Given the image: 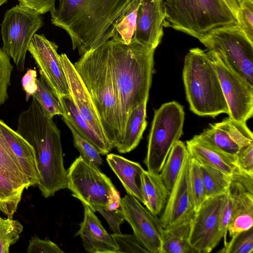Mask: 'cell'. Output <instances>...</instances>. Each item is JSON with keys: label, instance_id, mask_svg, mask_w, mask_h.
Here are the masks:
<instances>
[{"label": "cell", "instance_id": "1", "mask_svg": "<svg viewBox=\"0 0 253 253\" xmlns=\"http://www.w3.org/2000/svg\"><path fill=\"white\" fill-rule=\"evenodd\" d=\"M135 0H59L50 12L54 25L70 37L73 49L80 56L111 39L115 21Z\"/></svg>", "mask_w": 253, "mask_h": 253}, {"label": "cell", "instance_id": "2", "mask_svg": "<svg viewBox=\"0 0 253 253\" xmlns=\"http://www.w3.org/2000/svg\"><path fill=\"white\" fill-rule=\"evenodd\" d=\"M106 42L118 94L120 141L131 111L148 99L155 49L133 39L128 44L114 39H111Z\"/></svg>", "mask_w": 253, "mask_h": 253}, {"label": "cell", "instance_id": "3", "mask_svg": "<svg viewBox=\"0 0 253 253\" xmlns=\"http://www.w3.org/2000/svg\"><path fill=\"white\" fill-rule=\"evenodd\" d=\"M16 131L34 150L40 176L37 185L42 195L47 198L67 188L60 131L52 119L44 115L35 98L19 115Z\"/></svg>", "mask_w": 253, "mask_h": 253}, {"label": "cell", "instance_id": "4", "mask_svg": "<svg viewBox=\"0 0 253 253\" xmlns=\"http://www.w3.org/2000/svg\"><path fill=\"white\" fill-rule=\"evenodd\" d=\"M74 66L90 96L105 135L116 147L120 139V111L106 42L81 56Z\"/></svg>", "mask_w": 253, "mask_h": 253}, {"label": "cell", "instance_id": "5", "mask_svg": "<svg viewBox=\"0 0 253 253\" xmlns=\"http://www.w3.org/2000/svg\"><path fill=\"white\" fill-rule=\"evenodd\" d=\"M183 80L190 110L201 116L229 114L218 76L208 51L199 47L185 56Z\"/></svg>", "mask_w": 253, "mask_h": 253}, {"label": "cell", "instance_id": "6", "mask_svg": "<svg viewBox=\"0 0 253 253\" xmlns=\"http://www.w3.org/2000/svg\"><path fill=\"white\" fill-rule=\"evenodd\" d=\"M164 27L199 40L214 29L237 23L223 0H164Z\"/></svg>", "mask_w": 253, "mask_h": 253}, {"label": "cell", "instance_id": "7", "mask_svg": "<svg viewBox=\"0 0 253 253\" xmlns=\"http://www.w3.org/2000/svg\"><path fill=\"white\" fill-rule=\"evenodd\" d=\"M183 107L173 101L155 110L144 163L147 170L160 173L175 143L183 134Z\"/></svg>", "mask_w": 253, "mask_h": 253}, {"label": "cell", "instance_id": "8", "mask_svg": "<svg viewBox=\"0 0 253 253\" xmlns=\"http://www.w3.org/2000/svg\"><path fill=\"white\" fill-rule=\"evenodd\" d=\"M199 41L253 85V41L237 23L214 29Z\"/></svg>", "mask_w": 253, "mask_h": 253}, {"label": "cell", "instance_id": "9", "mask_svg": "<svg viewBox=\"0 0 253 253\" xmlns=\"http://www.w3.org/2000/svg\"><path fill=\"white\" fill-rule=\"evenodd\" d=\"M43 24L40 14L19 4L7 10L4 15L0 24L2 49L12 58L20 72L25 70L29 42Z\"/></svg>", "mask_w": 253, "mask_h": 253}, {"label": "cell", "instance_id": "10", "mask_svg": "<svg viewBox=\"0 0 253 253\" xmlns=\"http://www.w3.org/2000/svg\"><path fill=\"white\" fill-rule=\"evenodd\" d=\"M67 188L72 196L90 208L104 207L118 191L100 168L88 163L81 156L67 170Z\"/></svg>", "mask_w": 253, "mask_h": 253}, {"label": "cell", "instance_id": "11", "mask_svg": "<svg viewBox=\"0 0 253 253\" xmlns=\"http://www.w3.org/2000/svg\"><path fill=\"white\" fill-rule=\"evenodd\" d=\"M208 52L214 63L229 117L246 122L253 114V85L234 71L217 53Z\"/></svg>", "mask_w": 253, "mask_h": 253}, {"label": "cell", "instance_id": "12", "mask_svg": "<svg viewBox=\"0 0 253 253\" xmlns=\"http://www.w3.org/2000/svg\"><path fill=\"white\" fill-rule=\"evenodd\" d=\"M225 194L207 198L190 221L189 243L195 253L211 252L223 238L220 217Z\"/></svg>", "mask_w": 253, "mask_h": 253}, {"label": "cell", "instance_id": "13", "mask_svg": "<svg viewBox=\"0 0 253 253\" xmlns=\"http://www.w3.org/2000/svg\"><path fill=\"white\" fill-rule=\"evenodd\" d=\"M120 209L133 234L149 253H160L164 228L159 218L133 196L121 198Z\"/></svg>", "mask_w": 253, "mask_h": 253}, {"label": "cell", "instance_id": "14", "mask_svg": "<svg viewBox=\"0 0 253 253\" xmlns=\"http://www.w3.org/2000/svg\"><path fill=\"white\" fill-rule=\"evenodd\" d=\"M58 47L43 34H38L33 36L28 47L41 76L57 99L70 95L67 78L57 52Z\"/></svg>", "mask_w": 253, "mask_h": 253}, {"label": "cell", "instance_id": "15", "mask_svg": "<svg viewBox=\"0 0 253 253\" xmlns=\"http://www.w3.org/2000/svg\"><path fill=\"white\" fill-rule=\"evenodd\" d=\"M191 159L188 152L160 218L163 228L190 221L194 215L190 183Z\"/></svg>", "mask_w": 253, "mask_h": 253}, {"label": "cell", "instance_id": "16", "mask_svg": "<svg viewBox=\"0 0 253 253\" xmlns=\"http://www.w3.org/2000/svg\"><path fill=\"white\" fill-rule=\"evenodd\" d=\"M198 135L211 146L235 156L242 149L253 143V134L246 122L229 117L220 122L210 124Z\"/></svg>", "mask_w": 253, "mask_h": 253}, {"label": "cell", "instance_id": "17", "mask_svg": "<svg viewBox=\"0 0 253 253\" xmlns=\"http://www.w3.org/2000/svg\"><path fill=\"white\" fill-rule=\"evenodd\" d=\"M229 189L233 206L227 231L231 237L253 227V177L244 172L233 175Z\"/></svg>", "mask_w": 253, "mask_h": 253}, {"label": "cell", "instance_id": "18", "mask_svg": "<svg viewBox=\"0 0 253 253\" xmlns=\"http://www.w3.org/2000/svg\"><path fill=\"white\" fill-rule=\"evenodd\" d=\"M164 0H140L133 39L155 49L163 37Z\"/></svg>", "mask_w": 253, "mask_h": 253}, {"label": "cell", "instance_id": "19", "mask_svg": "<svg viewBox=\"0 0 253 253\" xmlns=\"http://www.w3.org/2000/svg\"><path fill=\"white\" fill-rule=\"evenodd\" d=\"M60 59L67 78L70 94L78 110L100 137L109 141L90 96L74 65L65 53L60 55Z\"/></svg>", "mask_w": 253, "mask_h": 253}, {"label": "cell", "instance_id": "20", "mask_svg": "<svg viewBox=\"0 0 253 253\" xmlns=\"http://www.w3.org/2000/svg\"><path fill=\"white\" fill-rule=\"evenodd\" d=\"M84 219L76 234L82 239L85 251L89 253H118V248L111 234L104 228L95 211L83 205Z\"/></svg>", "mask_w": 253, "mask_h": 253}, {"label": "cell", "instance_id": "21", "mask_svg": "<svg viewBox=\"0 0 253 253\" xmlns=\"http://www.w3.org/2000/svg\"><path fill=\"white\" fill-rule=\"evenodd\" d=\"M186 146L191 157L200 164L208 165L232 176L242 172L237 166L236 156L211 146L198 135L187 140Z\"/></svg>", "mask_w": 253, "mask_h": 253}, {"label": "cell", "instance_id": "22", "mask_svg": "<svg viewBox=\"0 0 253 253\" xmlns=\"http://www.w3.org/2000/svg\"><path fill=\"white\" fill-rule=\"evenodd\" d=\"M0 129L29 180L30 186L37 185L40 176L33 148L23 137L1 120Z\"/></svg>", "mask_w": 253, "mask_h": 253}, {"label": "cell", "instance_id": "23", "mask_svg": "<svg viewBox=\"0 0 253 253\" xmlns=\"http://www.w3.org/2000/svg\"><path fill=\"white\" fill-rule=\"evenodd\" d=\"M63 110L62 118L67 120L77 133L92 144L101 155L108 154L114 147L110 142L100 137L78 110L71 95L58 99Z\"/></svg>", "mask_w": 253, "mask_h": 253}, {"label": "cell", "instance_id": "24", "mask_svg": "<svg viewBox=\"0 0 253 253\" xmlns=\"http://www.w3.org/2000/svg\"><path fill=\"white\" fill-rule=\"evenodd\" d=\"M106 160L126 193L133 196L142 203L140 175L144 169L142 166L138 163L112 153L107 154Z\"/></svg>", "mask_w": 253, "mask_h": 253}, {"label": "cell", "instance_id": "25", "mask_svg": "<svg viewBox=\"0 0 253 253\" xmlns=\"http://www.w3.org/2000/svg\"><path fill=\"white\" fill-rule=\"evenodd\" d=\"M140 190L145 207L153 214L159 215L169 196L160 174L144 170L140 175Z\"/></svg>", "mask_w": 253, "mask_h": 253}, {"label": "cell", "instance_id": "26", "mask_svg": "<svg viewBox=\"0 0 253 253\" xmlns=\"http://www.w3.org/2000/svg\"><path fill=\"white\" fill-rule=\"evenodd\" d=\"M148 100L134 108L127 120L123 135L116 148L120 153L135 149L139 143L147 126L146 106Z\"/></svg>", "mask_w": 253, "mask_h": 253}, {"label": "cell", "instance_id": "27", "mask_svg": "<svg viewBox=\"0 0 253 253\" xmlns=\"http://www.w3.org/2000/svg\"><path fill=\"white\" fill-rule=\"evenodd\" d=\"M190 223L164 228L160 253H195L188 241Z\"/></svg>", "mask_w": 253, "mask_h": 253}, {"label": "cell", "instance_id": "28", "mask_svg": "<svg viewBox=\"0 0 253 253\" xmlns=\"http://www.w3.org/2000/svg\"><path fill=\"white\" fill-rule=\"evenodd\" d=\"M188 154L186 145L179 140L172 147L160 173L162 179L169 191L171 192Z\"/></svg>", "mask_w": 253, "mask_h": 253}, {"label": "cell", "instance_id": "29", "mask_svg": "<svg viewBox=\"0 0 253 253\" xmlns=\"http://www.w3.org/2000/svg\"><path fill=\"white\" fill-rule=\"evenodd\" d=\"M0 172L27 189L30 183L0 129Z\"/></svg>", "mask_w": 253, "mask_h": 253}, {"label": "cell", "instance_id": "30", "mask_svg": "<svg viewBox=\"0 0 253 253\" xmlns=\"http://www.w3.org/2000/svg\"><path fill=\"white\" fill-rule=\"evenodd\" d=\"M25 189L0 172V211L7 218H13Z\"/></svg>", "mask_w": 253, "mask_h": 253}, {"label": "cell", "instance_id": "31", "mask_svg": "<svg viewBox=\"0 0 253 253\" xmlns=\"http://www.w3.org/2000/svg\"><path fill=\"white\" fill-rule=\"evenodd\" d=\"M199 164L202 172L207 198L225 194L230 187L232 176L208 165Z\"/></svg>", "mask_w": 253, "mask_h": 253}, {"label": "cell", "instance_id": "32", "mask_svg": "<svg viewBox=\"0 0 253 253\" xmlns=\"http://www.w3.org/2000/svg\"><path fill=\"white\" fill-rule=\"evenodd\" d=\"M140 0H135L128 9L114 23L111 31V39L126 43L130 42L135 30L136 18Z\"/></svg>", "mask_w": 253, "mask_h": 253}, {"label": "cell", "instance_id": "33", "mask_svg": "<svg viewBox=\"0 0 253 253\" xmlns=\"http://www.w3.org/2000/svg\"><path fill=\"white\" fill-rule=\"evenodd\" d=\"M37 89L32 95L37 101L44 115L52 119L56 115L63 116V110L59 100L52 93L50 88L41 76L37 79Z\"/></svg>", "mask_w": 253, "mask_h": 253}, {"label": "cell", "instance_id": "34", "mask_svg": "<svg viewBox=\"0 0 253 253\" xmlns=\"http://www.w3.org/2000/svg\"><path fill=\"white\" fill-rule=\"evenodd\" d=\"M23 230V225L17 220L0 216V253H8Z\"/></svg>", "mask_w": 253, "mask_h": 253}, {"label": "cell", "instance_id": "35", "mask_svg": "<svg viewBox=\"0 0 253 253\" xmlns=\"http://www.w3.org/2000/svg\"><path fill=\"white\" fill-rule=\"evenodd\" d=\"M62 119L71 131L74 145L79 151L80 156L88 163L100 168L102 165L103 160L97 149L80 135L67 120L62 117Z\"/></svg>", "mask_w": 253, "mask_h": 253}, {"label": "cell", "instance_id": "36", "mask_svg": "<svg viewBox=\"0 0 253 253\" xmlns=\"http://www.w3.org/2000/svg\"><path fill=\"white\" fill-rule=\"evenodd\" d=\"M190 183L195 212L207 198L200 166L192 157L190 166Z\"/></svg>", "mask_w": 253, "mask_h": 253}, {"label": "cell", "instance_id": "37", "mask_svg": "<svg viewBox=\"0 0 253 253\" xmlns=\"http://www.w3.org/2000/svg\"><path fill=\"white\" fill-rule=\"evenodd\" d=\"M253 251V227L231 236L229 242H226L218 253H252Z\"/></svg>", "mask_w": 253, "mask_h": 253}, {"label": "cell", "instance_id": "38", "mask_svg": "<svg viewBox=\"0 0 253 253\" xmlns=\"http://www.w3.org/2000/svg\"><path fill=\"white\" fill-rule=\"evenodd\" d=\"M13 69L10 56L2 48H0V106L8 98L7 89L10 84Z\"/></svg>", "mask_w": 253, "mask_h": 253}, {"label": "cell", "instance_id": "39", "mask_svg": "<svg viewBox=\"0 0 253 253\" xmlns=\"http://www.w3.org/2000/svg\"><path fill=\"white\" fill-rule=\"evenodd\" d=\"M111 235L118 248V253H149L133 233H113Z\"/></svg>", "mask_w": 253, "mask_h": 253}, {"label": "cell", "instance_id": "40", "mask_svg": "<svg viewBox=\"0 0 253 253\" xmlns=\"http://www.w3.org/2000/svg\"><path fill=\"white\" fill-rule=\"evenodd\" d=\"M237 15V24L253 41V1L242 0Z\"/></svg>", "mask_w": 253, "mask_h": 253}, {"label": "cell", "instance_id": "41", "mask_svg": "<svg viewBox=\"0 0 253 253\" xmlns=\"http://www.w3.org/2000/svg\"><path fill=\"white\" fill-rule=\"evenodd\" d=\"M91 209L95 211H98L103 216L114 233H121L120 225L125 220L120 208L114 210H108L105 207L94 206Z\"/></svg>", "mask_w": 253, "mask_h": 253}, {"label": "cell", "instance_id": "42", "mask_svg": "<svg viewBox=\"0 0 253 253\" xmlns=\"http://www.w3.org/2000/svg\"><path fill=\"white\" fill-rule=\"evenodd\" d=\"M28 253H64L58 246L49 239H41L36 235L29 241Z\"/></svg>", "mask_w": 253, "mask_h": 253}, {"label": "cell", "instance_id": "43", "mask_svg": "<svg viewBox=\"0 0 253 253\" xmlns=\"http://www.w3.org/2000/svg\"><path fill=\"white\" fill-rule=\"evenodd\" d=\"M236 156L239 169L244 173L253 177V143L242 149Z\"/></svg>", "mask_w": 253, "mask_h": 253}, {"label": "cell", "instance_id": "44", "mask_svg": "<svg viewBox=\"0 0 253 253\" xmlns=\"http://www.w3.org/2000/svg\"><path fill=\"white\" fill-rule=\"evenodd\" d=\"M19 5L39 14L51 12L55 8L56 0H17Z\"/></svg>", "mask_w": 253, "mask_h": 253}, {"label": "cell", "instance_id": "45", "mask_svg": "<svg viewBox=\"0 0 253 253\" xmlns=\"http://www.w3.org/2000/svg\"><path fill=\"white\" fill-rule=\"evenodd\" d=\"M233 206V198L229 188L225 193L224 206L220 217V231L224 238V245L226 243L228 226L230 220Z\"/></svg>", "mask_w": 253, "mask_h": 253}, {"label": "cell", "instance_id": "46", "mask_svg": "<svg viewBox=\"0 0 253 253\" xmlns=\"http://www.w3.org/2000/svg\"><path fill=\"white\" fill-rule=\"evenodd\" d=\"M37 72L34 69L28 70L22 79V84L26 93L27 101L32 96L37 89Z\"/></svg>", "mask_w": 253, "mask_h": 253}, {"label": "cell", "instance_id": "47", "mask_svg": "<svg viewBox=\"0 0 253 253\" xmlns=\"http://www.w3.org/2000/svg\"><path fill=\"white\" fill-rule=\"evenodd\" d=\"M228 7L232 11L236 18L239 8V2L238 0H223Z\"/></svg>", "mask_w": 253, "mask_h": 253}, {"label": "cell", "instance_id": "48", "mask_svg": "<svg viewBox=\"0 0 253 253\" xmlns=\"http://www.w3.org/2000/svg\"><path fill=\"white\" fill-rule=\"evenodd\" d=\"M8 0H0V6L5 3Z\"/></svg>", "mask_w": 253, "mask_h": 253}, {"label": "cell", "instance_id": "49", "mask_svg": "<svg viewBox=\"0 0 253 253\" xmlns=\"http://www.w3.org/2000/svg\"><path fill=\"white\" fill-rule=\"evenodd\" d=\"M241 0H238L239 2L240 3V2ZM249 0V1H253V0Z\"/></svg>", "mask_w": 253, "mask_h": 253}]
</instances>
